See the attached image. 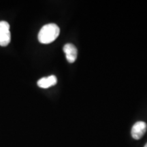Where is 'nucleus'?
<instances>
[{"mask_svg": "<svg viewBox=\"0 0 147 147\" xmlns=\"http://www.w3.org/2000/svg\"><path fill=\"white\" fill-rule=\"evenodd\" d=\"M59 33V27L56 24H47L40 30L38 40L42 44H50L58 38Z\"/></svg>", "mask_w": 147, "mask_h": 147, "instance_id": "obj_1", "label": "nucleus"}, {"mask_svg": "<svg viewBox=\"0 0 147 147\" xmlns=\"http://www.w3.org/2000/svg\"><path fill=\"white\" fill-rule=\"evenodd\" d=\"M10 25L5 21H0V46L6 47L10 44Z\"/></svg>", "mask_w": 147, "mask_h": 147, "instance_id": "obj_2", "label": "nucleus"}, {"mask_svg": "<svg viewBox=\"0 0 147 147\" xmlns=\"http://www.w3.org/2000/svg\"><path fill=\"white\" fill-rule=\"evenodd\" d=\"M147 129V125L143 121H138L131 128V136L135 140H140L144 134L146 133Z\"/></svg>", "mask_w": 147, "mask_h": 147, "instance_id": "obj_3", "label": "nucleus"}, {"mask_svg": "<svg viewBox=\"0 0 147 147\" xmlns=\"http://www.w3.org/2000/svg\"><path fill=\"white\" fill-rule=\"evenodd\" d=\"M63 52L65 53L66 59L68 61L69 63H74L77 58V51L76 47L72 44H66L63 47Z\"/></svg>", "mask_w": 147, "mask_h": 147, "instance_id": "obj_4", "label": "nucleus"}, {"mask_svg": "<svg viewBox=\"0 0 147 147\" xmlns=\"http://www.w3.org/2000/svg\"><path fill=\"white\" fill-rule=\"evenodd\" d=\"M57 82V77L54 75H51L50 76L44 77L40 79L38 81V87L42 89H47L52 86H54Z\"/></svg>", "mask_w": 147, "mask_h": 147, "instance_id": "obj_5", "label": "nucleus"}, {"mask_svg": "<svg viewBox=\"0 0 147 147\" xmlns=\"http://www.w3.org/2000/svg\"><path fill=\"white\" fill-rule=\"evenodd\" d=\"M144 147H147V143L146 144H145V146H144Z\"/></svg>", "mask_w": 147, "mask_h": 147, "instance_id": "obj_6", "label": "nucleus"}]
</instances>
